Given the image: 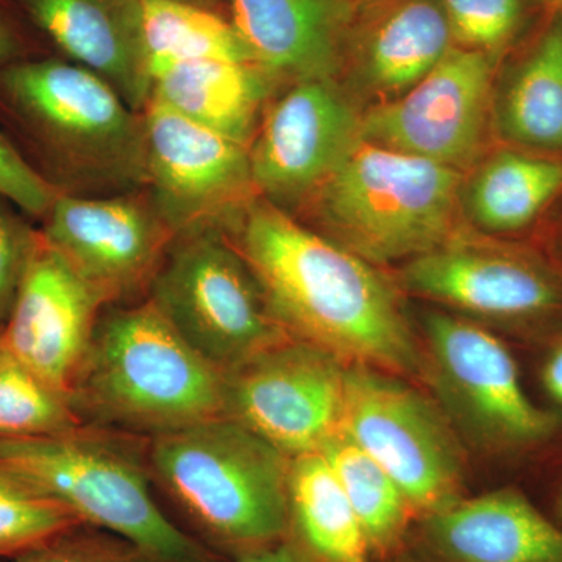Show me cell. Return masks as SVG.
I'll list each match as a JSON object with an SVG mask.
<instances>
[{
    "mask_svg": "<svg viewBox=\"0 0 562 562\" xmlns=\"http://www.w3.org/2000/svg\"><path fill=\"white\" fill-rule=\"evenodd\" d=\"M233 243L291 338L422 386V347L394 277L258 198Z\"/></svg>",
    "mask_w": 562,
    "mask_h": 562,
    "instance_id": "1",
    "label": "cell"
},
{
    "mask_svg": "<svg viewBox=\"0 0 562 562\" xmlns=\"http://www.w3.org/2000/svg\"><path fill=\"white\" fill-rule=\"evenodd\" d=\"M147 460L181 528L221 560L288 535L291 458L238 422L222 416L149 438Z\"/></svg>",
    "mask_w": 562,
    "mask_h": 562,
    "instance_id": "2",
    "label": "cell"
},
{
    "mask_svg": "<svg viewBox=\"0 0 562 562\" xmlns=\"http://www.w3.org/2000/svg\"><path fill=\"white\" fill-rule=\"evenodd\" d=\"M68 401L81 424L155 438L224 416L225 373L144 299L103 308Z\"/></svg>",
    "mask_w": 562,
    "mask_h": 562,
    "instance_id": "3",
    "label": "cell"
},
{
    "mask_svg": "<svg viewBox=\"0 0 562 562\" xmlns=\"http://www.w3.org/2000/svg\"><path fill=\"white\" fill-rule=\"evenodd\" d=\"M0 106L65 194L146 190L144 114L98 74L72 61L10 63L0 68Z\"/></svg>",
    "mask_w": 562,
    "mask_h": 562,
    "instance_id": "4",
    "label": "cell"
},
{
    "mask_svg": "<svg viewBox=\"0 0 562 562\" xmlns=\"http://www.w3.org/2000/svg\"><path fill=\"white\" fill-rule=\"evenodd\" d=\"M149 438L81 424L47 436H0V462L83 524L128 539L160 562L224 561L162 512Z\"/></svg>",
    "mask_w": 562,
    "mask_h": 562,
    "instance_id": "5",
    "label": "cell"
},
{
    "mask_svg": "<svg viewBox=\"0 0 562 562\" xmlns=\"http://www.w3.org/2000/svg\"><path fill=\"white\" fill-rule=\"evenodd\" d=\"M462 173L360 139L295 220L384 268L460 231Z\"/></svg>",
    "mask_w": 562,
    "mask_h": 562,
    "instance_id": "6",
    "label": "cell"
},
{
    "mask_svg": "<svg viewBox=\"0 0 562 562\" xmlns=\"http://www.w3.org/2000/svg\"><path fill=\"white\" fill-rule=\"evenodd\" d=\"M416 327L422 387L438 403L468 452L516 460L557 438L561 416L531 401L498 333L439 308L422 313Z\"/></svg>",
    "mask_w": 562,
    "mask_h": 562,
    "instance_id": "7",
    "label": "cell"
},
{
    "mask_svg": "<svg viewBox=\"0 0 562 562\" xmlns=\"http://www.w3.org/2000/svg\"><path fill=\"white\" fill-rule=\"evenodd\" d=\"M392 277L403 294L495 333L547 342L562 330L560 262L465 225Z\"/></svg>",
    "mask_w": 562,
    "mask_h": 562,
    "instance_id": "8",
    "label": "cell"
},
{
    "mask_svg": "<svg viewBox=\"0 0 562 562\" xmlns=\"http://www.w3.org/2000/svg\"><path fill=\"white\" fill-rule=\"evenodd\" d=\"M147 299L192 349L222 373L291 338L271 313L232 236H177Z\"/></svg>",
    "mask_w": 562,
    "mask_h": 562,
    "instance_id": "9",
    "label": "cell"
},
{
    "mask_svg": "<svg viewBox=\"0 0 562 562\" xmlns=\"http://www.w3.org/2000/svg\"><path fill=\"white\" fill-rule=\"evenodd\" d=\"M342 431L398 484L416 520L469 494L468 449L412 380L349 366Z\"/></svg>",
    "mask_w": 562,
    "mask_h": 562,
    "instance_id": "10",
    "label": "cell"
},
{
    "mask_svg": "<svg viewBox=\"0 0 562 562\" xmlns=\"http://www.w3.org/2000/svg\"><path fill=\"white\" fill-rule=\"evenodd\" d=\"M144 114L147 184L173 235H232L258 194L249 147L203 127L158 99Z\"/></svg>",
    "mask_w": 562,
    "mask_h": 562,
    "instance_id": "11",
    "label": "cell"
},
{
    "mask_svg": "<svg viewBox=\"0 0 562 562\" xmlns=\"http://www.w3.org/2000/svg\"><path fill=\"white\" fill-rule=\"evenodd\" d=\"M501 58L453 47L412 90L362 111L361 139L461 173L490 151Z\"/></svg>",
    "mask_w": 562,
    "mask_h": 562,
    "instance_id": "12",
    "label": "cell"
},
{
    "mask_svg": "<svg viewBox=\"0 0 562 562\" xmlns=\"http://www.w3.org/2000/svg\"><path fill=\"white\" fill-rule=\"evenodd\" d=\"M349 366L288 338L225 373L224 417L286 454L319 453L342 431Z\"/></svg>",
    "mask_w": 562,
    "mask_h": 562,
    "instance_id": "13",
    "label": "cell"
},
{
    "mask_svg": "<svg viewBox=\"0 0 562 562\" xmlns=\"http://www.w3.org/2000/svg\"><path fill=\"white\" fill-rule=\"evenodd\" d=\"M40 228L103 305L149 295L176 235L147 190L111 195L61 192Z\"/></svg>",
    "mask_w": 562,
    "mask_h": 562,
    "instance_id": "14",
    "label": "cell"
},
{
    "mask_svg": "<svg viewBox=\"0 0 562 562\" xmlns=\"http://www.w3.org/2000/svg\"><path fill=\"white\" fill-rule=\"evenodd\" d=\"M361 116L338 80L284 87L249 146L258 198L295 216L361 139Z\"/></svg>",
    "mask_w": 562,
    "mask_h": 562,
    "instance_id": "15",
    "label": "cell"
},
{
    "mask_svg": "<svg viewBox=\"0 0 562 562\" xmlns=\"http://www.w3.org/2000/svg\"><path fill=\"white\" fill-rule=\"evenodd\" d=\"M106 308L40 231L0 339L68 397Z\"/></svg>",
    "mask_w": 562,
    "mask_h": 562,
    "instance_id": "16",
    "label": "cell"
},
{
    "mask_svg": "<svg viewBox=\"0 0 562 562\" xmlns=\"http://www.w3.org/2000/svg\"><path fill=\"white\" fill-rule=\"evenodd\" d=\"M453 47L439 0H360L338 81L372 109L412 90Z\"/></svg>",
    "mask_w": 562,
    "mask_h": 562,
    "instance_id": "17",
    "label": "cell"
},
{
    "mask_svg": "<svg viewBox=\"0 0 562 562\" xmlns=\"http://www.w3.org/2000/svg\"><path fill=\"white\" fill-rule=\"evenodd\" d=\"M416 562H562V527L517 487L465 495L413 524Z\"/></svg>",
    "mask_w": 562,
    "mask_h": 562,
    "instance_id": "18",
    "label": "cell"
},
{
    "mask_svg": "<svg viewBox=\"0 0 562 562\" xmlns=\"http://www.w3.org/2000/svg\"><path fill=\"white\" fill-rule=\"evenodd\" d=\"M255 65L280 88L339 80L355 0H228Z\"/></svg>",
    "mask_w": 562,
    "mask_h": 562,
    "instance_id": "19",
    "label": "cell"
},
{
    "mask_svg": "<svg viewBox=\"0 0 562 562\" xmlns=\"http://www.w3.org/2000/svg\"><path fill=\"white\" fill-rule=\"evenodd\" d=\"M35 24L66 55L98 74L135 111L151 98L136 0H21Z\"/></svg>",
    "mask_w": 562,
    "mask_h": 562,
    "instance_id": "20",
    "label": "cell"
},
{
    "mask_svg": "<svg viewBox=\"0 0 562 562\" xmlns=\"http://www.w3.org/2000/svg\"><path fill=\"white\" fill-rule=\"evenodd\" d=\"M151 98L249 147L266 106L281 90L254 61L191 60L151 70Z\"/></svg>",
    "mask_w": 562,
    "mask_h": 562,
    "instance_id": "21",
    "label": "cell"
},
{
    "mask_svg": "<svg viewBox=\"0 0 562 562\" xmlns=\"http://www.w3.org/2000/svg\"><path fill=\"white\" fill-rule=\"evenodd\" d=\"M561 192V157L498 147L462 173V222L482 235L505 238L527 231Z\"/></svg>",
    "mask_w": 562,
    "mask_h": 562,
    "instance_id": "22",
    "label": "cell"
},
{
    "mask_svg": "<svg viewBox=\"0 0 562 562\" xmlns=\"http://www.w3.org/2000/svg\"><path fill=\"white\" fill-rule=\"evenodd\" d=\"M492 131L506 146L562 158V11L527 54L497 70Z\"/></svg>",
    "mask_w": 562,
    "mask_h": 562,
    "instance_id": "23",
    "label": "cell"
},
{
    "mask_svg": "<svg viewBox=\"0 0 562 562\" xmlns=\"http://www.w3.org/2000/svg\"><path fill=\"white\" fill-rule=\"evenodd\" d=\"M330 562H373L341 482L322 453L291 458L290 530Z\"/></svg>",
    "mask_w": 562,
    "mask_h": 562,
    "instance_id": "24",
    "label": "cell"
},
{
    "mask_svg": "<svg viewBox=\"0 0 562 562\" xmlns=\"http://www.w3.org/2000/svg\"><path fill=\"white\" fill-rule=\"evenodd\" d=\"M319 453L330 462L349 497L372 561L390 562L405 552L416 516L398 484L344 431Z\"/></svg>",
    "mask_w": 562,
    "mask_h": 562,
    "instance_id": "25",
    "label": "cell"
},
{
    "mask_svg": "<svg viewBox=\"0 0 562 562\" xmlns=\"http://www.w3.org/2000/svg\"><path fill=\"white\" fill-rule=\"evenodd\" d=\"M136 9L150 74L179 61H254L235 25L217 11L181 0H136Z\"/></svg>",
    "mask_w": 562,
    "mask_h": 562,
    "instance_id": "26",
    "label": "cell"
},
{
    "mask_svg": "<svg viewBox=\"0 0 562 562\" xmlns=\"http://www.w3.org/2000/svg\"><path fill=\"white\" fill-rule=\"evenodd\" d=\"M81 420L63 392L55 390L0 339V436L57 435Z\"/></svg>",
    "mask_w": 562,
    "mask_h": 562,
    "instance_id": "27",
    "label": "cell"
},
{
    "mask_svg": "<svg viewBox=\"0 0 562 562\" xmlns=\"http://www.w3.org/2000/svg\"><path fill=\"white\" fill-rule=\"evenodd\" d=\"M80 524L65 505L0 462V558L18 560Z\"/></svg>",
    "mask_w": 562,
    "mask_h": 562,
    "instance_id": "28",
    "label": "cell"
},
{
    "mask_svg": "<svg viewBox=\"0 0 562 562\" xmlns=\"http://www.w3.org/2000/svg\"><path fill=\"white\" fill-rule=\"evenodd\" d=\"M454 44L502 58L524 24L527 0H439Z\"/></svg>",
    "mask_w": 562,
    "mask_h": 562,
    "instance_id": "29",
    "label": "cell"
},
{
    "mask_svg": "<svg viewBox=\"0 0 562 562\" xmlns=\"http://www.w3.org/2000/svg\"><path fill=\"white\" fill-rule=\"evenodd\" d=\"M11 562H160L139 546L92 525L80 524Z\"/></svg>",
    "mask_w": 562,
    "mask_h": 562,
    "instance_id": "30",
    "label": "cell"
},
{
    "mask_svg": "<svg viewBox=\"0 0 562 562\" xmlns=\"http://www.w3.org/2000/svg\"><path fill=\"white\" fill-rule=\"evenodd\" d=\"M61 191L0 132V199L43 221Z\"/></svg>",
    "mask_w": 562,
    "mask_h": 562,
    "instance_id": "31",
    "label": "cell"
},
{
    "mask_svg": "<svg viewBox=\"0 0 562 562\" xmlns=\"http://www.w3.org/2000/svg\"><path fill=\"white\" fill-rule=\"evenodd\" d=\"M18 211L0 199V328L9 317L40 238V228L32 227Z\"/></svg>",
    "mask_w": 562,
    "mask_h": 562,
    "instance_id": "32",
    "label": "cell"
},
{
    "mask_svg": "<svg viewBox=\"0 0 562 562\" xmlns=\"http://www.w3.org/2000/svg\"><path fill=\"white\" fill-rule=\"evenodd\" d=\"M220 562H330L324 558L317 557L308 547L303 546L297 538L288 531V535L277 542L276 546L261 552L247 554V557L236 558V560Z\"/></svg>",
    "mask_w": 562,
    "mask_h": 562,
    "instance_id": "33",
    "label": "cell"
},
{
    "mask_svg": "<svg viewBox=\"0 0 562 562\" xmlns=\"http://www.w3.org/2000/svg\"><path fill=\"white\" fill-rule=\"evenodd\" d=\"M542 390L562 409V330L547 341L541 366Z\"/></svg>",
    "mask_w": 562,
    "mask_h": 562,
    "instance_id": "34",
    "label": "cell"
},
{
    "mask_svg": "<svg viewBox=\"0 0 562 562\" xmlns=\"http://www.w3.org/2000/svg\"><path fill=\"white\" fill-rule=\"evenodd\" d=\"M21 54V43L13 29L0 18V68L18 61Z\"/></svg>",
    "mask_w": 562,
    "mask_h": 562,
    "instance_id": "35",
    "label": "cell"
},
{
    "mask_svg": "<svg viewBox=\"0 0 562 562\" xmlns=\"http://www.w3.org/2000/svg\"><path fill=\"white\" fill-rule=\"evenodd\" d=\"M554 522L560 524L562 527V482L560 487L554 491L552 503H550L549 509H543Z\"/></svg>",
    "mask_w": 562,
    "mask_h": 562,
    "instance_id": "36",
    "label": "cell"
},
{
    "mask_svg": "<svg viewBox=\"0 0 562 562\" xmlns=\"http://www.w3.org/2000/svg\"><path fill=\"white\" fill-rule=\"evenodd\" d=\"M181 2L192 3V5L202 7V9H209L220 13L221 7L224 5V3H228V0H181Z\"/></svg>",
    "mask_w": 562,
    "mask_h": 562,
    "instance_id": "37",
    "label": "cell"
},
{
    "mask_svg": "<svg viewBox=\"0 0 562 562\" xmlns=\"http://www.w3.org/2000/svg\"><path fill=\"white\" fill-rule=\"evenodd\" d=\"M532 2L539 3V5L546 7V9L562 11V0H532Z\"/></svg>",
    "mask_w": 562,
    "mask_h": 562,
    "instance_id": "38",
    "label": "cell"
},
{
    "mask_svg": "<svg viewBox=\"0 0 562 562\" xmlns=\"http://www.w3.org/2000/svg\"><path fill=\"white\" fill-rule=\"evenodd\" d=\"M390 562H416V561H414L413 558L409 557V554L406 553V550H405V552H403L402 554H398L397 558H394V560H392Z\"/></svg>",
    "mask_w": 562,
    "mask_h": 562,
    "instance_id": "39",
    "label": "cell"
},
{
    "mask_svg": "<svg viewBox=\"0 0 562 562\" xmlns=\"http://www.w3.org/2000/svg\"><path fill=\"white\" fill-rule=\"evenodd\" d=\"M558 243H560V247H561V249H558V254H560V258H558V260H554V261L560 262V265L562 266V227L560 231V238H558Z\"/></svg>",
    "mask_w": 562,
    "mask_h": 562,
    "instance_id": "40",
    "label": "cell"
},
{
    "mask_svg": "<svg viewBox=\"0 0 562 562\" xmlns=\"http://www.w3.org/2000/svg\"><path fill=\"white\" fill-rule=\"evenodd\" d=\"M355 2H360V0H355Z\"/></svg>",
    "mask_w": 562,
    "mask_h": 562,
    "instance_id": "41",
    "label": "cell"
}]
</instances>
